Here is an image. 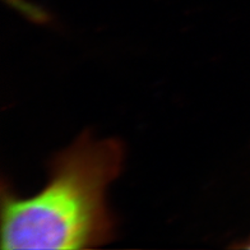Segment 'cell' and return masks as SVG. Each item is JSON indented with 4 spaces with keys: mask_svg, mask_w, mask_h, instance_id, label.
Returning <instances> with one entry per match:
<instances>
[{
    "mask_svg": "<svg viewBox=\"0 0 250 250\" xmlns=\"http://www.w3.org/2000/svg\"><path fill=\"white\" fill-rule=\"evenodd\" d=\"M122 164L119 142L77 141L56 157L39 194L4 198V249H84L109 239L105 193Z\"/></svg>",
    "mask_w": 250,
    "mask_h": 250,
    "instance_id": "1",
    "label": "cell"
},
{
    "mask_svg": "<svg viewBox=\"0 0 250 250\" xmlns=\"http://www.w3.org/2000/svg\"><path fill=\"white\" fill-rule=\"evenodd\" d=\"M248 248H250V244H249V245H248Z\"/></svg>",
    "mask_w": 250,
    "mask_h": 250,
    "instance_id": "2",
    "label": "cell"
}]
</instances>
